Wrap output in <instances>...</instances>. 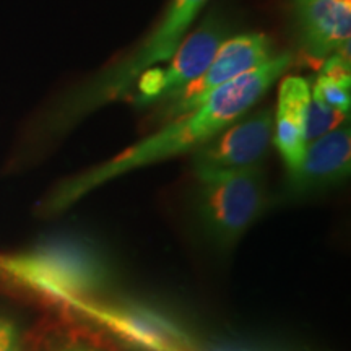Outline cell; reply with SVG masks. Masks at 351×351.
Masks as SVG:
<instances>
[{
	"label": "cell",
	"mask_w": 351,
	"mask_h": 351,
	"mask_svg": "<svg viewBox=\"0 0 351 351\" xmlns=\"http://www.w3.org/2000/svg\"><path fill=\"white\" fill-rule=\"evenodd\" d=\"M291 64L293 56L289 52L275 54L251 72L219 86L200 106L168 121L155 134L111 160L60 182L43 204L44 213L64 212L91 191L130 171L195 152L231 122L251 111Z\"/></svg>",
	"instance_id": "obj_1"
},
{
	"label": "cell",
	"mask_w": 351,
	"mask_h": 351,
	"mask_svg": "<svg viewBox=\"0 0 351 351\" xmlns=\"http://www.w3.org/2000/svg\"><path fill=\"white\" fill-rule=\"evenodd\" d=\"M207 2L208 0H171L163 19L134 51L99 70L93 78L57 101L47 114L44 129L59 134L99 108L129 98L147 70L168 62Z\"/></svg>",
	"instance_id": "obj_2"
},
{
	"label": "cell",
	"mask_w": 351,
	"mask_h": 351,
	"mask_svg": "<svg viewBox=\"0 0 351 351\" xmlns=\"http://www.w3.org/2000/svg\"><path fill=\"white\" fill-rule=\"evenodd\" d=\"M0 274L62 307L95 300L111 283L108 258L80 238L47 241L29 251L0 257Z\"/></svg>",
	"instance_id": "obj_3"
},
{
	"label": "cell",
	"mask_w": 351,
	"mask_h": 351,
	"mask_svg": "<svg viewBox=\"0 0 351 351\" xmlns=\"http://www.w3.org/2000/svg\"><path fill=\"white\" fill-rule=\"evenodd\" d=\"M197 213L215 243L231 245L265 212L269 194L262 166L197 176Z\"/></svg>",
	"instance_id": "obj_4"
},
{
	"label": "cell",
	"mask_w": 351,
	"mask_h": 351,
	"mask_svg": "<svg viewBox=\"0 0 351 351\" xmlns=\"http://www.w3.org/2000/svg\"><path fill=\"white\" fill-rule=\"evenodd\" d=\"M230 26L218 15H208L189 38H184L166 67H153L143 73L134 90L138 108L160 106L199 78L207 70Z\"/></svg>",
	"instance_id": "obj_5"
},
{
	"label": "cell",
	"mask_w": 351,
	"mask_h": 351,
	"mask_svg": "<svg viewBox=\"0 0 351 351\" xmlns=\"http://www.w3.org/2000/svg\"><path fill=\"white\" fill-rule=\"evenodd\" d=\"M275 56L270 38L262 33H244L225 39L213 60L199 78L184 86L173 98L158 106L156 119L168 122L200 106L213 91L228 82L251 72Z\"/></svg>",
	"instance_id": "obj_6"
},
{
	"label": "cell",
	"mask_w": 351,
	"mask_h": 351,
	"mask_svg": "<svg viewBox=\"0 0 351 351\" xmlns=\"http://www.w3.org/2000/svg\"><path fill=\"white\" fill-rule=\"evenodd\" d=\"M104 327L138 351H195L187 333L147 307L99 300L77 301L65 307Z\"/></svg>",
	"instance_id": "obj_7"
},
{
	"label": "cell",
	"mask_w": 351,
	"mask_h": 351,
	"mask_svg": "<svg viewBox=\"0 0 351 351\" xmlns=\"http://www.w3.org/2000/svg\"><path fill=\"white\" fill-rule=\"evenodd\" d=\"M274 137V109L249 111L194 152L197 176L262 166Z\"/></svg>",
	"instance_id": "obj_8"
},
{
	"label": "cell",
	"mask_w": 351,
	"mask_h": 351,
	"mask_svg": "<svg viewBox=\"0 0 351 351\" xmlns=\"http://www.w3.org/2000/svg\"><path fill=\"white\" fill-rule=\"evenodd\" d=\"M293 20L301 54L320 65L351 33V0H295Z\"/></svg>",
	"instance_id": "obj_9"
},
{
	"label": "cell",
	"mask_w": 351,
	"mask_h": 351,
	"mask_svg": "<svg viewBox=\"0 0 351 351\" xmlns=\"http://www.w3.org/2000/svg\"><path fill=\"white\" fill-rule=\"evenodd\" d=\"M350 171L351 130L343 124L307 143L300 168L288 174L289 191L291 194L324 191L348 179Z\"/></svg>",
	"instance_id": "obj_10"
},
{
	"label": "cell",
	"mask_w": 351,
	"mask_h": 351,
	"mask_svg": "<svg viewBox=\"0 0 351 351\" xmlns=\"http://www.w3.org/2000/svg\"><path fill=\"white\" fill-rule=\"evenodd\" d=\"M311 101V83L302 77H287L280 83L278 104L274 112L275 145L288 174L300 168L306 152V112Z\"/></svg>",
	"instance_id": "obj_11"
},
{
	"label": "cell",
	"mask_w": 351,
	"mask_h": 351,
	"mask_svg": "<svg viewBox=\"0 0 351 351\" xmlns=\"http://www.w3.org/2000/svg\"><path fill=\"white\" fill-rule=\"evenodd\" d=\"M346 121H348V114L337 111L311 96L306 112V143L314 142L328 132L339 129Z\"/></svg>",
	"instance_id": "obj_12"
},
{
	"label": "cell",
	"mask_w": 351,
	"mask_h": 351,
	"mask_svg": "<svg viewBox=\"0 0 351 351\" xmlns=\"http://www.w3.org/2000/svg\"><path fill=\"white\" fill-rule=\"evenodd\" d=\"M311 96L326 103L327 106L337 109V111L350 114V86L340 85V83L333 82L324 75H317L313 85H311Z\"/></svg>",
	"instance_id": "obj_13"
},
{
	"label": "cell",
	"mask_w": 351,
	"mask_h": 351,
	"mask_svg": "<svg viewBox=\"0 0 351 351\" xmlns=\"http://www.w3.org/2000/svg\"><path fill=\"white\" fill-rule=\"evenodd\" d=\"M0 351H26L19 324L7 315H0Z\"/></svg>",
	"instance_id": "obj_14"
},
{
	"label": "cell",
	"mask_w": 351,
	"mask_h": 351,
	"mask_svg": "<svg viewBox=\"0 0 351 351\" xmlns=\"http://www.w3.org/2000/svg\"><path fill=\"white\" fill-rule=\"evenodd\" d=\"M319 75L330 78V80L340 83V85L351 86V64L333 52L320 64Z\"/></svg>",
	"instance_id": "obj_15"
},
{
	"label": "cell",
	"mask_w": 351,
	"mask_h": 351,
	"mask_svg": "<svg viewBox=\"0 0 351 351\" xmlns=\"http://www.w3.org/2000/svg\"><path fill=\"white\" fill-rule=\"evenodd\" d=\"M56 351H98V350L91 348V346H86V345L73 343V345H64V346H60V348H57Z\"/></svg>",
	"instance_id": "obj_16"
}]
</instances>
